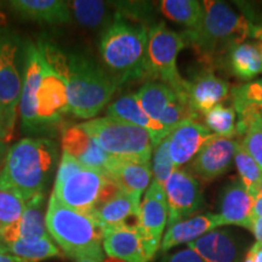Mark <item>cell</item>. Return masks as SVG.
<instances>
[{"instance_id":"cell-53","label":"cell","mask_w":262,"mask_h":262,"mask_svg":"<svg viewBox=\"0 0 262 262\" xmlns=\"http://www.w3.org/2000/svg\"><path fill=\"white\" fill-rule=\"evenodd\" d=\"M75 262H95V261H90V260H80V261H75Z\"/></svg>"},{"instance_id":"cell-52","label":"cell","mask_w":262,"mask_h":262,"mask_svg":"<svg viewBox=\"0 0 262 262\" xmlns=\"http://www.w3.org/2000/svg\"><path fill=\"white\" fill-rule=\"evenodd\" d=\"M256 195H260V196H262V179H261V181H260V185H258V187H257L256 194H255L254 196H256ZM254 196H253V198H254Z\"/></svg>"},{"instance_id":"cell-32","label":"cell","mask_w":262,"mask_h":262,"mask_svg":"<svg viewBox=\"0 0 262 262\" xmlns=\"http://www.w3.org/2000/svg\"><path fill=\"white\" fill-rule=\"evenodd\" d=\"M6 253L26 262H39L62 255L50 238L38 241H16L6 245Z\"/></svg>"},{"instance_id":"cell-41","label":"cell","mask_w":262,"mask_h":262,"mask_svg":"<svg viewBox=\"0 0 262 262\" xmlns=\"http://www.w3.org/2000/svg\"><path fill=\"white\" fill-rule=\"evenodd\" d=\"M247 256L250 258L251 262H262V243L256 242L248 251Z\"/></svg>"},{"instance_id":"cell-47","label":"cell","mask_w":262,"mask_h":262,"mask_svg":"<svg viewBox=\"0 0 262 262\" xmlns=\"http://www.w3.org/2000/svg\"><path fill=\"white\" fill-rule=\"evenodd\" d=\"M9 145L6 141H3L0 140V166L4 165V162L6 159V156H8V152H9Z\"/></svg>"},{"instance_id":"cell-22","label":"cell","mask_w":262,"mask_h":262,"mask_svg":"<svg viewBox=\"0 0 262 262\" xmlns=\"http://www.w3.org/2000/svg\"><path fill=\"white\" fill-rule=\"evenodd\" d=\"M141 202L120 189L102 204L97 205L90 216L102 231L130 224L129 220L139 222Z\"/></svg>"},{"instance_id":"cell-27","label":"cell","mask_w":262,"mask_h":262,"mask_svg":"<svg viewBox=\"0 0 262 262\" xmlns=\"http://www.w3.org/2000/svg\"><path fill=\"white\" fill-rule=\"evenodd\" d=\"M112 3L98 0H72L68 2L72 18L81 27L104 31L113 22L116 12L112 11Z\"/></svg>"},{"instance_id":"cell-2","label":"cell","mask_w":262,"mask_h":262,"mask_svg":"<svg viewBox=\"0 0 262 262\" xmlns=\"http://www.w3.org/2000/svg\"><path fill=\"white\" fill-rule=\"evenodd\" d=\"M58 150L48 137H26L9 148L0 171V189L15 193L26 203L45 195L57 169Z\"/></svg>"},{"instance_id":"cell-37","label":"cell","mask_w":262,"mask_h":262,"mask_svg":"<svg viewBox=\"0 0 262 262\" xmlns=\"http://www.w3.org/2000/svg\"><path fill=\"white\" fill-rule=\"evenodd\" d=\"M199 114L193 111V108L187 102H182L178 97L165 108L158 122L165 127L169 133L181 125L187 120H196Z\"/></svg>"},{"instance_id":"cell-49","label":"cell","mask_w":262,"mask_h":262,"mask_svg":"<svg viewBox=\"0 0 262 262\" xmlns=\"http://www.w3.org/2000/svg\"><path fill=\"white\" fill-rule=\"evenodd\" d=\"M0 262H26L11 254H0Z\"/></svg>"},{"instance_id":"cell-21","label":"cell","mask_w":262,"mask_h":262,"mask_svg":"<svg viewBox=\"0 0 262 262\" xmlns=\"http://www.w3.org/2000/svg\"><path fill=\"white\" fill-rule=\"evenodd\" d=\"M254 198L241 181L228 183L220 201V216L224 226H241L250 231L253 226Z\"/></svg>"},{"instance_id":"cell-36","label":"cell","mask_w":262,"mask_h":262,"mask_svg":"<svg viewBox=\"0 0 262 262\" xmlns=\"http://www.w3.org/2000/svg\"><path fill=\"white\" fill-rule=\"evenodd\" d=\"M27 203L15 193L0 189V231L17 222L25 214Z\"/></svg>"},{"instance_id":"cell-6","label":"cell","mask_w":262,"mask_h":262,"mask_svg":"<svg viewBox=\"0 0 262 262\" xmlns=\"http://www.w3.org/2000/svg\"><path fill=\"white\" fill-rule=\"evenodd\" d=\"M52 195L62 204L90 215L100 202L110 179L62 152Z\"/></svg>"},{"instance_id":"cell-42","label":"cell","mask_w":262,"mask_h":262,"mask_svg":"<svg viewBox=\"0 0 262 262\" xmlns=\"http://www.w3.org/2000/svg\"><path fill=\"white\" fill-rule=\"evenodd\" d=\"M12 134L14 133L9 129L4 116H3V113L0 112V140L6 141V142H8V140H10V137H11Z\"/></svg>"},{"instance_id":"cell-46","label":"cell","mask_w":262,"mask_h":262,"mask_svg":"<svg viewBox=\"0 0 262 262\" xmlns=\"http://www.w3.org/2000/svg\"><path fill=\"white\" fill-rule=\"evenodd\" d=\"M251 37L256 39V41L258 44L256 45L258 51H260L261 58H262V27L260 26H254L253 25V32H251Z\"/></svg>"},{"instance_id":"cell-45","label":"cell","mask_w":262,"mask_h":262,"mask_svg":"<svg viewBox=\"0 0 262 262\" xmlns=\"http://www.w3.org/2000/svg\"><path fill=\"white\" fill-rule=\"evenodd\" d=\"M253 217L262 219V196H254V206H253Z\"/></svg>"},{"instance_id":"cell-28","label":"cell","mask_w":262,"mask_h":262,"mask_svg":"<svg viewBox=\"0 0 262 262\" xmlns=\"http://www.w3.org/2000/svg\"><path fill=\"white\" fill-rule=\"evenodd\" d=\"M227 64L232 74L242 80H250L262 73V58L256 45L242 42L227 52Z\"/></svg>"},{"instance_id":"cell-10","label":"cell","mask_w":262,"mask_h":262,"mask_svg":"<svg viewBox=\"0 0 262 262\" xmlns=\"http://www.w3.org/2000/svg\"><path fill=\"white\" fill-rule=\"evenodd\" d=\"M34 113L40 135H54L63 118L70 114L67 81L63 74L48 61L47 56L34 97Z\"/></svg>"},{"instance_id":"cell-1","label":"cell","mask_w":262,"mask_h":262,"mask_svg":"<svg viewBox=\"0 0 262 262\" xmlns=\"http://www.w3.org/2000/svg\"><path fill=\"white\" fill-rule=\"evenodd\" d=\"M42 48L48 61L67 81L70 114L84 120L94 119L118 89L111 75L89 55L62 50L49 42H42Z\"/></svg>"},{"instance_id":"cell-3","label":"cell","mask_w":262,"mask_h":262,"mask_svg":"<svg viewBox=\"0 0 262 262\" xmlns=\"http://www.w3.org/2000/svg\"><path fill=\"white\" fill-rule=\"evenodd\" d=\"M147 44L148 27L127 21L117 12L112 24L101 32V57L117 86L141 79L149 81Z\"/></svg>"},{"instance_id":"cell-16","label":"cell","mask_w":262,"mask_h":262,"mask_svg":"<svg viewBox=\"0 0 262 262\" xmlns=\"http://www.w3.org/2000/svg\"><path fill=\"white\" fill-rule=\"evenodd\" d=\"M169 137V149L176 169L189 164L209 141L216 137L204 124L187 120L175 127Z\"/></svg>"},{"instance_id":"cell-35","label":"cell","mask_w":262,"mask_h":262,"mask_svg":"<svg viewBox=\"0 0 262 262\" xmlns=\"http://www.w3.org/2000/svg\"><path fill=\"white\" fill-rule=\"evenodd\" d=\"M234 163L237 166L239 178H241V182L245 186L250 195L254 196L256 194L257 187L262 179V170L257 165V163L249 156L241 141H238Z\"/></svg>"},{"instance_id":"cell-34","label":"cell","mask_w":262,"mask_h":262,"mask_svg":"<svg viewBox=\"0 0 262 262\" xmlns=\"http://www.w3.org/2000/svg\"><path fill=\"white\" fill-rule=\"evenodd\" d=\"M203 116H204L205 126L214 135L226 139H233L237 135V119H235L237 114L233 107L217 104Z\"/></svg>"},{"instance_id":"cell-25","label":"cell","mask_w":262,"mask_h":262,"mask_svg":"<svg viewBox=\"0 0 262 262\" xmlns=\"http://www.w3.org/2000/svg\"><path fill=\"white\" fill-rule=\"evenodd\" d=\"M9 6L19 17L48 25L72 22L68 2L63 0H11Z\"/></svg>"},{"instance_id":"cell-26","label":"cell","mask_w":262,"mask_h":262,"mask_svg":"<svg viewBox=\"0 0 262 262\" xmlns=\"http://www.w3.org/2000/svg\"><path fill=\"white\" fill-rule=\"evenodd\" d=\"M205 262H238V248L227 232L212 231L187 244Z\"/></svg>"},{"instance_id":"cell-8","label":"cell","mask_w":262,"mask_h":262,"mask_svg":"<svg viewBox=\"0 0 262 262\" xmlns=\"http://www.w3.org/2000/svg\"><path fill=\"white\" fill-rule=\"evenodd\" d=\"M79 125L108 155L150 162L155 147L146 130L108 116L94 118Z\"/></svg>"},{"instance_id":"cell-44","label":"cell","mask_w":262,"mask_h":262,"mask_svg":"<svg viewBox=\"0 0 262 262\" xmlns=\"http://www.w3.org/2000/svg\"><path fill=\"white\" fill-rule=\"evenodd\" d=\"M258 6L262 8V5H258ZM244 9H245V17H247L250 22H253V19H258V21H260V24L256 26H260V27H262V11H253V10L249 9L245 4H244Z\"/></svg>"},{"instance_id":"cell-11","label":"cell","mask_w":262,"mask_h":262,"mask_svg":"<svg viewBox=\"0 0 262 262\" xmlns=\"http://www.w3.org/2000/svg\"><path fill=\"white\" fill-rule=\"evenodd\" d=\"M45 63L41 41L27 40L24 44V78L18 112L22 131L28 135H40V129L34 113V97L40 83Z\"/></svg>"},{"instance_id":"cell-43","label":"cell","mask_w":262,"mask_h":262,"mask_svg":"<svg viewBox=\"0 0 262 262\" xmlns=\"http://www.w3.org/2000/svg\"><path fill=\"white\" fill-rule=\"evenodd\" d=\"M250 231L253 232L258 243H262V219H254Z\"/></svg>"},{"instance_id":"cell-7","label":"cell","mask_w":262,"mask_h":262,"mask_svg":"<svg viewBox=\"0 0 262 262\" xmlns=\"http://www.w3.org/2000/svg\"><path fill=\"white\" fill-rule=\"evenodd\" d=\"M186 47L182 34L173 32L164 22H157L148 28L147 67L149 81L160 80L168 85L180 101L188 103V80L181 77L178 68V56Z\"/></svg>"},{"instance_id":"cell-50","label":"cell","mask_w":262,"mask_h":262,"mask_svg":"<svg viewBox=\"0 0 262 262\" xmlns=\"http://www.w3.org/2000/svg\"><path fill=\"white\" fill-rule=\"evenodd\" d=\"M102 262H125V261H122V260H118V258H113V257H104V260Z\"/></svg>"},{"instance_id":"cell-54","label":"cell","mask_w":262,"mask_h":262,"mask_svg":"<svg viewBox=\"0 0 262 262\" xmlns=\"http://www.w3.org/2000/svg\"><path fill=\"white\" fill-rule=\"evenodd\" d=\"M244 262H251V261H250V258H249L248 256H245V258H244Z\"/></svg>"},{"instance_id":"cell-9","label":"cell","mask_w":262,"mask_h":262,"mask_svg":"<svg viewBox=\"0 0 262 262\" xmlns=\"http://www.w3.org/2000/svg\"><path fill=\"white\" fill-rule=\"evenodd\" d=\"M24 44L17 33L9 31L0 51V112L12 133L21 100Z\"/></svg>"},{"instance_id":"cell-39","label":"cell","mask_w":262,"mask_h":262,"mask_svg":"<svg viewBox=\"0 0 262 262\" xmlns=\"http://www.w3.org/2000/svg\"><path fill=\"white\" fill-rule=\"evenodd\" d=\"M153 150L155 153H153L152 159V173L156 181L164 186L173 170L176 169L170 156L169 137L164 139Z\"/></svg>"},{"instance_id":"cell-23","label":"cell","mask_w":262,"mask_h":262,"mask_svg":"<svg viewBox=\"0 0 262 262\" xmlns=\"http://www.w3.org/2000/svg\"><path fill=\"white\" fill-rule=\"evenodd\" d=\"M221 226H224V224L219 214L208 212V214L192 216L187 220H182L168 227L165 234L163 235L160 250L165 253L178 245L191 243Z\"/></svg>"},{"instance_id":"cell-51","label":"cell","mask_w":262,"mask_h":262,"mask_svg":"<svg viewBox=\"0 0 262 262\" xmlns=\"http://www.w3.org/2000/svg\"><path fill=\"white\" fill-rule=\"evenodd\" d=\"M0 254H8L6 253V248H5V244L3 243L2 239H0Z\"/></svg>"},{"instance_id":"cell-15","label":"cell","mask_w":262,"mask_h":262,"mask_svg":"<svg viewBox=\"0 0 262 262\" xmlns=\"http://www.w3.org/2000/svg\"><path fill=\"white\" fill-rule=\"evenodd\" d=\"M62 152L79 162L106 175L113 156L108 155L79 124L64 127L61 133ZM107 176V175H106Z\"/></svg>"},{"instance_id":"cell-17","label":"cell","mask_w":262,"mask_h":262,"mask_svg":"<svg viewBox=\"0 0 262 262\" xmlns=\"http://www.w3.org/2000/svg\"><path fill=\"white\" fill-rule=\"evenodd\" d=\"M102 247L108 257L125 262H149L145 241L137 225H123L102 231Z\"/></svg>"},{"instance_id":"cell-31","label":"cell","mask_w":262,"mask_h":262,"mask_svg":"<svg viewBox=\"0 0 262 262\" xmlns=\"http://www.w3.org/2000/svg\"><path fill=\"white\" fill-rule=\"evenodd\" d=\"M159 10L163 16L186 26L188 31L195 29L202 21V2L196 0H163L159 3Z\"/></svg>"},{"instance_id":"cell-13","label":"cell","mask_w":262,"mask_h":262,"mask_svg":"<svg viewBox=\"0 0 262 262\" xmlns=\"http://www.w3.org/2000/svg\"><path fill=\"white\" fill-rule=\"evenodd\" d=\"M168 225V204L164 186L152 180L145 196L141 201L137 227L145 241L146 253L149 261L153 260L160 248L163 232Z\"/></svg>"},{"instance_id":"cell-38","label":"cell","mask_w":262,"mask_h":262,"mask_svg":"<svg viewBox=\"0 0 262 262\" xmlns=\"http://www.w3.org/2000/svg\"><path fill=\"white\" fill-rule=\"evenodd\" d=\"M114 10L119 16L134 24L147 26L153 16L155 5L147 2H116L112 3Z\"/></svg>"},{"instance_id":"cell-20","label":"cell","mask_w":262,"mask_h":262,"mask_svg":"<svg viewBox=\"0 0 262 262\" xmlns=\"http://www.w3.org/2000/svg\"><path fill=\"white\" fill-rule=\"evenodd\" d=\"M45 195L37 196L27 203L25 214L17 222L3 228L0 231V239L5 244L16 241H38L49 238V232L45 224L44 208Z\"/></svg>"},{"instance_id":"cell-40","label":"cell","mask_w":262,"mask_h":262,"mask_svg":"<svg viewBox=\"0 0 262 262\" xmlns=\"http://www.w3.org/2000/svg\"><path fill=\"white\" fill-rule=\"evenodd\" d=\"M162 262H205L203 258L199 256L195 251L192 249L186 248L182 250L176 251V253L166 255L163 257Z\"/></svg>"},{"instance_id":"cell-5","label":"cell","mask_w":262,"mask_h":262,"mask_svg":"<svg viewBox=\"0 0 262 262\" xmlns=\"http://www.w3.org/2000/svg\"><path fill=\"white\" fill-rule=\"evenodd\" d=\"M45 224L49 235L74 262L104 260L102 229L90 215L68 208L50 194Z\"/></svg>"},{"instance_id":"cell-48","label":"cell","mask_w":262,"mask_h":262,"mask_svg":"<svg viewBox=\"0 0 262 262\" xmlns=\"http://www.w3.org/2000/svg\"><path fill=\"white\" fill-rule=\"evenodd\" d=\"M9 27L4 24L2 18H0V51H2V47H3V42H4L6 35L9 33Z\"/></svg>"},{"instance_id":"cell-29","label":"cell","mask_w":262,"mask_h":262,"mask_svg":"<svg viewBox=\"0 0 262 262\" xmlns=\"http://www.w3.org/2000/svg\"><path fill=\"white\" fill-rule=\"evenodd\" d=\"M136 101L150 119L158 122L165 108L176 98L168 85L160 81H147L134 94Z\"/></svg>"},{"instance_id":"cell-24","label":"cell","mask_w":262,"mask_h":262,"mask_svg":"<svg viewBox=\"0 0 262 262\" xmlns=\"http://www.w3.org/2000/svg\"><path fill=\"white\" fill-rule=\"evenodd\" d=\"M107 116L146 130L149 134L155 148L170 135L169 131L162 124L147 116L134 95H124L111 103L107 108Z\"/></svg>"},{"instance_id":"cell-18","label":"cell","mask_w":262,"mask_h":262,"mask_svg":"<svg viewBox=\"0 0 262 262\" xmlns=\"http://www.w3.org/2000/svg\"><path fill=\"white\" fill-rule=\"evenodd\" d=\"M106 175L122 191L141 202L143 192L152 182V163L113 157Z\"/></svg>"},{"instance_id":"cell-19","label":"cell","mask_w":262,"mask_h":262,"mask_svg":"<svg viewBox=\"0 0 262 262\" xmlns=\"http://www.w3.org/2000/svg\"><path fill=\"white\" fill-rule=\"evenodd\" d=\"M229 83L217 77L211 68H204L188 80L189 106L198 114H204L228 97Z\"/></svg>"},{"instance_id":"cell-33","label":"cell","mask_w":262,"mask_h":262,"mask_svg":"<svg viewBox=\"0 0 262 262\" xmlns=\"http://www.w3.org/2000/svg\"><path fill=\"white\" fill-rule=\"evenodd\" d=\"M229 94L238 117L249 113H258L262 117V79L237 85Z\"/></svg>"},{"instance_id":"cell-14","label":"cell","mask_w":262,"mask_h":262,"mask_svg":"<svg viewBox=\"0 0 262 262\" xmlns=\"http://www.w3.org/2000/svg\"><path fill=\"white\" fill-rule=\"evenodd\" d=\"M237 146L238 141H234L233 139L214 137L189 163L188 171L195 179L202 180V181H212L229 169L233 162Z\"/></svg>"},{"instance_id":"cell-30","label":"cell","mask_w":262,"mask_h":262,"mask_svg":"<svg viewBox=\"0 0 262 262\" xmlns=\"http://www.w3.org/2000/svg\"><path fill=\"white\" fill-rule=\"evenodd\" d=\"M235 136L242 137V145L262 170V117L260 114L249 113L238 117Z\"/></svg>"},{"instance_id":"cell-4","label":"cell","mask_w":262,"mask_h":262,"mask_svg":"<svg viewBox=\"0 0 262 262\" xmlns=\"http://www.w3.org/2000/svg\"><path fill=\"white\" fill-rule=\"evenodd\" d=\"M203 15L198 27L182 33L187 47L193 48L206 68L235 45L251 37L253 25L243 14L235 12L224 2H202Z\"/></svg>"},{"instance_id":"cell-12","label":"cell","mask_w":262,"mask_h":262,"mask_svg":"<svg viewBox=\"0 0 262 262\" xmlns=\"http://www.w3.org/2000/svg\"><path fill=\"white\" fill-rule=\"evenodd\" d=\"M168 204V227L198 212L204 198L198 180L188 170L175 169L164 185Z\"/></svg>"}]
</instances>
